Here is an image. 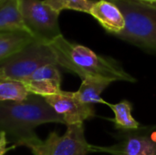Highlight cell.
<instances>
[{"label": "cell", "instance_id": "6da1fadb", "mask_svg": "<svg viewBox=\"0 0 156 155\" xmlns=\"http://www.w3.org/2000/svg\"><path fill=\"white\" fill-rule=\"evenodd\" d=\"M50 122L64 124L43 97L30 94L21 101H0V132H4L16 146L25 147L37 140L35 129Z\"/></svg>", "mask_w": 156, "mask_h": 155}, {"label": "cell", "instance_id": "7a4b0ae2", "mask_svg": "<svg viewBox=\"0 0 156 155\" xmlns=\"http://www.w3.org/2000/svg\"><path fill=\"white\" fill-rule=\"evenodd\" d=\"M48 45L54 52L57 65L77 74L81 79L96 78L112 82L136 81L114 59L98 55L85 46L71 43L62 35Z\"/></svg>", "mask_w": 156, "mask_h": 155}, {"label": "cell", "instance_id": "3957f363", "mask_svg": "<svg viewBox=\"0 0 156 155\" xmlns=\"http://www.w3.org/2000/svg\"><path fill=\"white\" fill-rule=\"evenodd\" d=\"M122 12L124 29L116 37L156 53V6L134 0H111Z\"/></svg>", "mask_w": 156, "mask_h": 155}, {"label": "cell", "instance_id": "277c9868", "mask_svg": "<svg viewBox=\"0 0 156 155\" xmlns=\"http://www.w3.org/2000/svg\"><path fill=\"white\" fill-rule=\"evenodd\" d=\"M47 64H57L48 44L34 40L0 63V78L23 83L34 71Z\"/></svg>", "mask_w": 156, "mask_h": 155}, {"label": "cell", "instance_id": "5b68a950", "mask_svg": "<svg viewBox=\"0 0 156 155\" xmlns=\"http://www.w3.org/2000/svg\"><path fill=\"white\" fill-rule=\"evenodd\" d=\"M33 155H87L91 152L85 135L83 123L68 125L66 132H51L45 141L37 138L25 145Z\"/></svg>", "mask_w": 156, "mask_h": 155}, {"label": "cell", "instance_id": "8992f818", "mask_svg": "<svg viewBox=\"0 0 156 155\" xmlns=\"http://www.w3.org/2000/svg\"><path fill=\"white\" fill-rule=\"evenodd\" d=\"M21 14L25 26L36 40L49 44L62 35L58 24L59 13L43 0H21Z\"/></svg>", "mask_w": 156, "mask_h": 155}, {"label": "cell", "instance_id": "52a82bcc", "mask_svg": "<svg viewBox=\"0 0 156 155\" xmlns=\"http://www.w3.org/2000/svg\"><path fill=\"white\" fill-rule=\"evenodd\" d=\"M48 104L58 114L65 125L83 123L84 121L95 116L94 108L79 100L74 92L63 91L44 98Z\"/></svg>", "mask_w": 156, "mask_h": 155}, {"label": "cell", "instance_id": "ba28073f", "mask_svg": "<svg viewBox=\"0 0 156 155\" xmlns=\"http://www.w3.org/2000/svg\"><path fill=\"white\" fill-rule=\"evenodd\" d=\"M30 94L48 97L59 93L61 90V75L57 64H47L34 71L24 82Z\"/></svg>", "mask_w": 156, "mask_h": 155}, {"label": "cell", "instance_id": "9c48e42d", "mask_svg": "<svg viewBox=\"0 0 156 155\" xmlns=\"http://www.w3.org/2000/svg\"><path fill=\"white\" fill-rule=\"evenodd\" d=\"M91 152L112 155H156V143L149 136L135 133L129 134L122 142L111 147L92 146Z\"/></svg>", "mask_w": 156, "mask_h": 155}, {"label": "cell", "instance_id": "30bf717a", "mask_svg": "<svg viewBox=\"0 0 156 155\" xmlns=\"http://www.w3.org/2000/svg\"><path fill=\"white\" fill-rule=\"evenodd\" d=\"M90 15L110 34L119 35L125 27V19L119 6L111 0H95Z\"/></svg>", "mask_w": 156, "mask_h": 155}, {"label": "cell", "instance_id": "8fae6325", "mask_svg": "<svg viewBox=\"0 0 156 155\" xmlns=\"http://www.w3.org/2000/svg\"><path fill=\"white\" fill-rule=\"evenodd\" d=\"M5 31L29 33L22 18L21 0H0V32Z\"/></svg>", "mask_w": 156, "mask_h": 155}, {"label": "cell", "instance_id": "7c38bea8", "mask_svg": "<svg viewBox=\"0 0 156 155\" xmlns=\"http://www.w3.org/2000/svg\"><path fill=\"white\" fill-rule=\"evenodd\" d=\"M112 83V81L96 79V78H85L82 79L81 85L80 89L74 92L76 98L83 103L93 105L96 103L110 105L109 102L105 101L101 94L102 91Z\"/></svg>", "mask_w": 156, "mask_h": 155}, {"label": "cell", "instance_id": "4fadbf2b", "mask_svg": "<svg viewBox=\"0 0 156 155\" xmlns=\"http://www.w3.org/2000/svg\"><path fill=\"white\" fill-rule=\"evenodd\" d=\"M34 40L35 38L25 31L0 32V63Z\"/></svg>", "mask_w": 156, "mask_h": 155}, {"label": "cell", "instance_id": "5bb4252c", "mask_svg": "<svg viewBox=\"0 0 156 155\" xmlns=\"http://www.w3.org/2000/svg\"><path fill=\"white\" fill-rule=\"evenodd\" d=\"M109 107L113 111L115 118L113 122L117 129L135 131L140 128V123L133 117V106L128 100H122L116 104H111Z\"/></svg>", "mask_w": 156, "mask_h": 155}, {"label": "cell", "instance_id": "9a60e30c", "mask_svg": "<svg viewBox=\"0 0 156 155\" xmlns=\"http://www.w3.org/2000/svg\"><path fill=\"white\" fill-rule=\"evenodd\" d=\"M29 95L23 83L0 78V101H21Z\"/></svg>", "mask_w": 156, "mask_h": 155}, {"label": "cell", "instance_id": "2e32d148", "mask_svg": "<svg viewBox=\"0 0 156 155\" xmlns=\"http://www.w3.org/2000/svg\"><path fill=\"white\" fill-rule=\"evenodd\" d=\"M46 5L59 13L63 10H74L82 13H90L95 0H43Z\"/></svg>", "mask_w": 156, "mask_h": 155}, {"label": "cell", "instance_id": "e0dca14e", "mask_svg": "<svg viewBox=\"0 0 156 155\" xmlns=\"http://www.w3.org/2000/svg\"><path fill=\"white\" fill-rule=\"evenodd\" d=\"M8 143L7 136L4 132H0V155H4L7 151L8 148L6 147Z\"/></svg>", "mask_w": 156, "mask_h": 155}, {"label": "cell", "instance_id": "ac0fdd59", "mask_svg": "<svg viewBox=\"0 0 156 155\" xmlns=\"http://www.w3.org/2000/svg\"><path fill=\"white\" fill-rule=\"evenodd\" d=\"M150 138H151V140H152L154 143H156V132H153V133L151 134Z\"/></svg>", "mask_w": 156, "mask_h": 155}, {"label": "cell", "instance_id": "d6986e66", "mask_svg": "<svg viewBox=\"0 0 156 155\" xmlns=\"http://www.w3.org/2000/svg\"><path fill=\"white\" fill-rule=\"evenodd\" d=\"M134 1H139L144 3H156V0H134Z\"/></svg>", "mask_w": 156, "mask_h": 155}, {"label": "cell", "instance_id": "ffe728a7", "mask_svg": "<svg viewBox=\"0 0 156 155\" xmlns=\"http://www.w3.org/2000/svg\"><path fill=\"white\" fill-rule=\"evenodd\" d=\"M144 4H147V5H153V6H156V3H144Z\"/></svg>", "mask_w": 156, "mask_h": 155}]
</instances>
